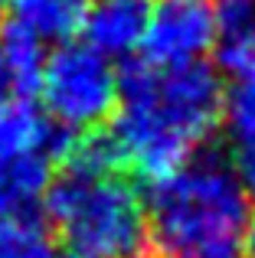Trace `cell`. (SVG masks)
Here are the masks:
<instances>
[{"instance_id":"obj_6","label":"cell","mask_w":255,"mask_h":258,"mask_svg":"<svg viewBox=\"0 0 255 258\" xmlns=\"http://www.w3.org/2000/svg\"><path fill=\"white\" fill-rule=\"evenodd\" d=\"M147 26V0H95L85 13V46L105 59L131 56L141 49Z\"/></svg>"},{"instance_id":"obj_13","label":"cell","mask_w":255,"mask_h":258,"mask_svg":"<svg viewBox=\"0 0 255 258\" xmlns=\"http://www.w3.org/2000/svg\"><path fill=\"white\" fill-rule=\"evenodd\" d=\"M186 258H245V248H242V239H223V242L197 248Z\"/></svg>"},{"instance_id":"obj_4","label":"cell","mask_w":255,"mask_h":258,"mask_svg":"<svg viewBox=\"0 0 255 258\" xmlns=\"http://www.w3.org/2000/svg\"><path fill=\"white\" fill-rule=\"evenodd\" d=\"M49 121L66 131H92L118 108V69L85 43H66L46 59L39 88Z\"/></svg>"},{"instance_id":"obj_5","label":"cell","mask_w":255,"mask_h":258,"mask_svg":"<svg viewBox=\"0 0 255 258\" xmlns=\"http://www.w3.org/2000/svg\"><path fill=\"white\" fill-rule=\"evenodd\" d=\"M219 43L216 0H154L147 4V26L141 36L144 62L173 66L203 62V56Z\"/></svg>"},{"instance_id":"obj_2","label":"cell","mask_w":255,"mask_h":258,"mask_svg":"<svg viewBox=\"0 0 255 258\" xmlns=\"http://www.w3.org/2000/svg\"><path fill=\"white\" fill-rule=\"evenodd\" d=\"M147 209L151 258H186L223 239H242L249 200L232 164L216 154H197L173 176L154 183Z\"/></svg>"},{"instance_id":"obj_15","label":"cell","mask_w":255,"mask_h":258,"mask_svg":"<svg viewBox=\"0 0 255 258\" xmlns=\"http://www.w3.org/2000/svg\"><path fill=\"white\" fill-rule=\"evenodd\" d=\"M10 95H13V82H10V76H7L4 62H0V105H7V101H10Z\"/></svg>"},{"instance_id":"obj_16","label":"cell","mask_w":255,"mask_h":258,"mask_svg":"<svg viewBox=\"0 0 255 258\" xmlns=\"http://www.w3.org/2000/svg\"><path fill=\"white\" fill-rule=\"evenodd\" d=\"M66 258H89V255H76V252H69V255H66Z\"/></svg>"},{"instance_id":"obj_9","label":"cell","mask_w":255,"mask_h":258,"mask_svg":"<svg viewBox=\"0 0 255 258\" xmlns=\"http://www.w3.org/2000/svg\"><path fill=\"white\" fill-rule=\"evenodd\" d=\"M0 62H4L7 76L13 82V92L30 95L39 88V76H43V66H46L43 43L33 33L10 23L0 33Z\"/></svg>"},{"instance_id":"obj_14","label":"cell","mask_w":255,"mask_h":258,"mask_svg":"<svg viewBox=\"0 0 255 258\" xmlns=\"http://www.w3.org/2000/svg\"><path fill=\"white\" fill-rule=\"evenodd\" d=\"M242 248H245V258H255V213L249 216V222H245V242H242Z\"/></svg>"},{"instance_id":"obj_12","label":"cell","mask_w":255,"mask_h":258,"mask_svg":"<svg viewBox=\"0 0 255 258\" xmlns=\"http://www.w3.org/2000/svg\"><path fill=\"white\" fill-rule=\"evenodd\" d=\"M239 186L245 196H255V144H242L236 147V164H232Z\"/></svg>"},{"instance_id":"obj_10","label":"cell","mask_w":255,"mask_h":258,"mask_svg":"<svg viewBox=\"0 0 255 258\" xmlns=\"http://www.w3.org/2000/svg\"><path fill=\"white\" fill-rule=\"evenodd\" d=\"M0 258H56V239L30 213L0 216Z\"/></svg>"},{"instance_id":"obj_1","label":"cell","mask_w":255,"mask_h":258,"mask_svg":"<svg viewBox=\"0 0 255 258\" xmlns=\"http://www.w3.org/2000/svg\"><path fill=\"white\" fill-rule=\"evenodd\" d=\"M226 92L203 62L160 69L134 59L118 72V108L108 141L121 167L160 183L190 164L223 121Z\"/></svg>"},{"instance_id":"obj_11","label":"cell","mask_w":255,"mask_h":258,"mask_svg":"<svg viewBox=\"0 0 255 258\" xmlns=\"http://www.w3.org/2000/svg\"><path fill=\"white\" fill-rule=\"evenodd\" d=\"M223 114H226V124H229L236 147L255 144V88H232L226 95Z\"/></svg>"},{"instance_id":"obj_3","label":"cell","mask_w":255,"mask_h":258,"mask_svg":"<svg viewBox=\"0 0 255 258\" xmlns=\"http://www.w3.org/2000/svg\"><path fill=\"white\" fill-rule=\"evenodd\" d=\"M46 216L76 255L151 258L147 209L121 170L62 167L46 186Z\"/></svg>"},{"instance_id":"obj_8","label":"cell","mask_w":255,"mask_h":258,"mask_svg":"<svg viewBox=\"0 0 255 258\" xmlns=\"http://www.w3.org/2000/svg\"><path fill=\"white\" fill-rule=\"evenodd\" d=\"M49 160L30 154V157L4 160L0 164V216L26 213L49 186Z\"/></svg>"},{"instance_id":"obj_7","label":"cell","mask_w":255,"mask_h":258,"mask_svg":"<svg viewBox=\"0 0 255 258\" xmlns=\"http://www.w3.org/2000/svg\"><path fill=\"white\" fill-rule=\"evenodd\" d=\"M92 0H10L13 23L39 43H69L85 23Z\"/></svg>"}]
</instances>
